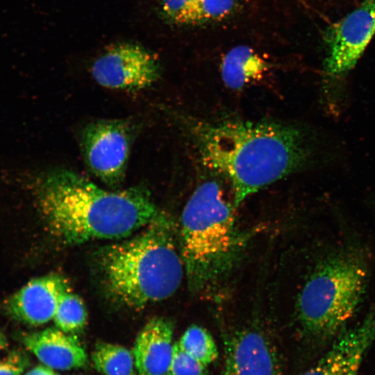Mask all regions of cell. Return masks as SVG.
<instances>
[{"instance_id": "cell-1", "label": "cell", "mask_w": 375, "mask_h": 375, "mask_svg": "<svg viewBox=\"0 0 375 375\" xmlns=\"http://www.w3.org/2000/svg\"><path fill=\"white\" fill-rule=\"evenodd\" d=\"M32 177L37 204L47 228L65 244L128 238L161 211L142 186L110 191L61 167Z\"/></svg>"}, {"instance_id": "cell-2", "label": "cell", "mask_w": 375, "mask_h": 375, "mask_svg": "<svg viewBox=\"0 0 375 375\" xmlns=\"http://www.w3.org/2000/svg\"><path fill=\"white\" fill-rule=\"evenodd\" d=\"M188 127L204 163L229 180L235 208L251 194L297 171L310 156L305 134L291 125L192 121Z\"/></svg>"}, {"instance_id": "cell-3", "label": "cell", "mask_w": 375, "mask_h": 375, "mask_svg": "<svg viewBox=\"0 0 375 375\" xmlns=\"http://www.w3.org/2000/svg\"><path fill=\"white\" fill-rule=\"evenodd\" d=\"M126 238L98 253L99 269L110 298L137 310L171 297L185 270L171 217L160 211L138 233Z\"/></svg>"}, {"instance_id": "cell-4", "label": "cell", "mask_w": 375, "mask_h": 375, "mask_svg": "<svg viewBox=\"0 0 375 375\" xmlns=\"http://www.w3.org/2000/svg\"><path fill=\"white\" fill-rule=\"evenodd\" d=\"M235 206L225 200L219 184H201L181 215L179 244L190 289L208 290L236 262L244 238L236 227Z\"/></svg>"}, {"instance_id": "cell-5", "label": "cell", "mask_w": 375, "mask_h": 375, "mask_svg": "<svg viewBox=\"0 0 375 375\" xmlns=\"http://www.w3.org/2000/svg\"><path fill=\"white\" fill-rule=\"evenodd\" d=\"M367 271L353 256L324 262L299 294L297 317L309 338L326 340L340 332L354 315L363 295Z\"/></svg>"}, {"instance_id": "cell-6", "label": "cell", "mask_w": 375, "mask_h": 375, "mask_svg": "<svg viewBox=\"0 0 375 375\" xmlns=\"http://www.w3.org/2000/svg\"><path fill=\"white\" fill-rule=\"evenodd\" d=\"M131 123L101 119L88 124L81 135V148L88 168L110 188L123 182L133 138Z\"/></svg>"}, {"instance_id": "cell-7", "label": "cell", "mask_w": 375, "mask_h": 375, "mask_svg": "<svg viewBox=\"0 0 375 375\" xmlns=\"http://www.w3.org/2000/svg\"><path fill=\"white\" fill-rule=\"evenodd\" d=\"M91 74L103 88L137 92L160 78L161 67L158 58L146 48L121 42L109 46L94 60Z\"/></svg>"}, {"instance_id": "cell-8", "label": "cell", "mask_w": 375, "mask_h": 375, "mask_svg": "<svg viewBox=\"0 0 375 375\" xmlns=\"http://www.w3.org/2000/svg\"><path fill=\"white\" fill-rule=\"evenodd\" d=\"M375 35V0H362L328 29L325 72L331 77L350 71Z\"/></svg>"}, {"instance_id": "cell-9", "label": "cell", "mask_w": 375, "mask_h": 375, "mask_svg": "<svg viewBox=\"0 0 375 375\" xmlns=\"http://www.w3.org/2000/svg\"><path fill=\"white\" fill-rule=\"evenodd\" d=\"M69 288L60 274L33 278L4 301L3 310L17 321L32 326L44 324L53 320L60 299Z\"/></svg>"}, {"instance_id": "cell-10", "label": "cell", "mask_w": 375, "mask_h": 375, "mask_svg": "<svg viewBox=\"0 0 375 375\" xmlns=\"http://www.w3.org/2000/svg\"><path fill=\"white\" fill-rule=\"evenodd\" d=\"M224 375H283L281 357L261 332L243 329L225 343Z\"/></svg>"}, {"instance_id": "cell-11", "label": "cell", "mask_w": 375, "mask_h": 375, "mask_svg": "<svg viewBox=\"0 0 375 375\" xmlns=\"http://www.w3.org/2000/svg\"><path fill=\"white\" fill-rule=\"evenodd\" d=\"M375 340V310L358 324L342 333L328 351L300 375H358Z\"/></svg>"}, {"instance_id": "cell-12", "label": "cell", "mask_w": 375, "mask_h": 375, "mask_svg": "<svg viewBox=\"0 0 375 375\" xmlns=\"http://www.w3.org/2000/svg\"><path fill=\"white\" fill-rule=\"evenodd\" d=\"M174 324L167 319L149 320L137 336L133 349L139 375H166L172 358Z\"/></svg>"}, {"instance_id": "cell-13", "label": "cell", "mask_w": 375, "mask_h": 375, "mask_svg": "<svg viewBox=\"0 0 375 375\" xmlns=\"http://www.w3.org/2000/svg\"><path fill=\"white\" fill-rule=\"evenodd\" d=\"M67 333L46 328L24 334L22 342L45 366L68 370L87 362V355L79 343Z\"/></svg>"}, {"instance_id": "cell-14", "label": "cell", "mask_w": 375, "mask_h": 375, "mask_svg": "<svg viewBox=\"0 0 375 375\" xmlns=\"http://www.w3.org/2000/svg\"><path fill=\"white\" fill-rule=\"evenodd\" d=\"M269 65L252 48L239 45L229 50L221 65V75L224 84L233 90H240L261 78Z\"/></svg>"}, {"instance_id": "cell-15", "label": "cell", "mask_w": 375, "mask_h": 375, "mask_svg": "<svg viewBox=\"0 0 375 375\" xmlns=\"http://www.w3.org/2000/svg\"><path fill=\"white\" fill-rule=\"evenodd\" d=\"M92 358L97 369L103 375H135L133 353L124 347L99 342Z\"/></svg>"}, {"instance_id": "cell-16", "label": "cell", "mask_w": 375, "mask_h": 375, "mask_svg": "<svg viewBox=\"0 0 375 375\" xmlns=\"http://www.w3.org/2000/svg\"><path fill=\"white\" fill-rule=\"evenodd\" d=\"M53 322L65 333H74L82 329L87 322V311L81 299L71 288L62 294Z\"/></svg>"}, {"instance_id": "cell-17", "label": "cell", "mask_w": 375, "mask_h": 375, "mask_svg": "<svg viewBox=\"0 0 375 375\" xmlns=\"http://www.w3.org/2000/svg\"><path fill=\"white\" fill-rule=\"evenodd\" d=\"M180 346L204 366L218 356L215 342L207 330L197 325L190 326L178 341Z\"/></svg>"}, {"instance_id": "cell-18", "label": "cell", "mask_w": 375, "mask_h": 375, "mask_svg": "<svg viewBox=\"0 0 375 375\" xmlns=\"http://www.w3.org/2000/svg\"><path fill=\"white\" fill-rule=\"evenodd\" d=\"M201 0H152V10L163 23L174 26L194 25L197 8Z\"/></svg>"}, {"instance_id": "cell-19", "label": "cell", "mask_w": 375, "mask_h": 375, "mask_svg": "<svg viewBox=\"0 0 375 375\" xmlns=\"http://www.w3.org/2000/svg\"><path fill=\"white\" fill-rule=\"evenodd\" d=\"M240 0H201L194 19V24L214 22L225 19L236 10Z\"/></svg>"}, {"instance_id": "cell-20", "label": "cell", "mask_w": 375, "mask_h": 375, "mask_svg": "<svg viewBox=\"0 0 375 375\" xmlns=\"http://www.w3.org/2000/svg\"><path fill=\"white\" fill-rule=\"evenodd\" d=\"M205 367L176 342L173 345L172 358L166 375H205Z\"/></svg>"}, {"instance_id": "cell-21", "label": "cell", "mask_w": 375, "mask_h": 375, "mask_svg": "<svg viewBox=\"0 0 375 375\" xmlns=\"http://www.w3.org/2000/svg\"><path fill=\"white\" fill-rule=\"evenodd\" d=\"M28 361L23 352L12 351L0 360V375H21L27 366Z\"/></svg>"}, {"instance_id": "cell-22", "label": "cell", "mask_w": 375, "mask_h": 375, "mask_svg": "<svg viewBox=\"0 0 375 375\" xmlns=\"http://www.w3.org/2000/svg\"><path fill=\"white\" fill-rule=\"evenodd\" d=\"M25 375H58L51 368L44 366H38L29 370Z\"/></svg>"}, {"instance_id": "cell-23", "label": "cell", "mask_w": 375, "mask_h": 375, "mask_svg": "<svg viewBox=\"0 0 375 375\" xmlns=\"http://www.w3.org/2000/svg\"><path fill=\"white\" fill-rule=\"evenodd\" d=\"M8 345V341L5 335L0 332V351L3 350Z\"/></svg>"}]
</instances>
